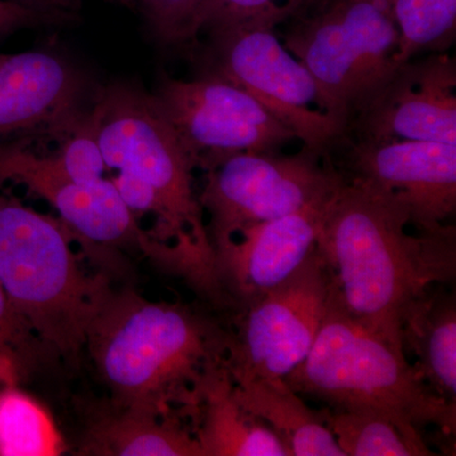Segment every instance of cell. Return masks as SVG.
<instances>
[{
  "label": "cell",
  "mask_w": 456,
  "mask_h": 456,
  "mask_svg": "<svg viewBox=\"0 0 456 456\" xmlns=\"http://www.w3.org/2000/svg\"><path fill=\"white\" fill-rule=\"evenodd\" d=\"M410 213L382 189L347 180L336 191L318 237L336 303L404 350L403 327L422 299L456 277V228L408 233Z\"/></svg>",
  "instance_id": "6da1fadb"
},
{
  "label": "cell",
  "mask_w": 456,
  "mask_h": 456,
  "mask_svg": "<svg viewBox=\"0 0 456 456\" xmlns=\"http://www.w3.org/2000/svg\"><path fill=\"white\" fill-rule=\"evenodd\" d=\"M86 349L117 407L191 419L207 378L226 362L228 329L178 303L112 290Z\"/></svg>",
  "instance_id": "7a4b0ae2"
},
{
  "label": "cell",
  "mask_w": 456,
  "mask_h": 456,
  "mask_svg": "<svg viewBox=\"0 0 456 456\" xmlns=\"http://www.w3.org/2000/svg\"><path fill=\"white\" fill-rule=\"evenodd\" d=\"M323 407L356 408L388 417L406 436L428 445L434 428L454 436L456 403L432 389L404 350L349 316L334 297L305 362L285 378Z\"/></svg>",
  "instance_id": "3957f363"
},
{
  "label": "cell",
  "mask_w": 456,
  "mask_h": 456,
  "mask_svg": "<svg viewBox=\"0 0 456 456\" xmlns=\"http://www.w3.org/2000/svg\"><path fill=\"white\" fill-rule=\"evenodd\" d=\"M64 222L27 207L0 184V285L27 331L75 359L112 289L86 274Z\"/></svg>",
  "instance_id": "277c9868"
},
{
  "label": "cell",
  "mask_w": 456,
  "mask_h": 456,
  "mask_svg": "<svg viewBox=\"0 0 456 456\" xmlns=\"http://www.w3.org/2000/svg\"><path fill=\"white\" fill-rule=\"evenodd\" d=\"M108 169L158 191L169 216V264L197 288L212 281L215 253L193 188V165L154 95L127 86L104 90L89 113Z\"/></svg>",
  "instance_id": "5b68a950"
},
{
  "label": "cell",
  "mask_w": 456,
  "mask_h": 456,
  "mask_svg": "<svg viewBox=\"0 0 456 456\" xmlns=\"http://www.w3.org/2000/svg\"><path fill=\"white\" fill-rule=\"evenodd\" d=\"M293 17L284 46L308 69L327 113L346 132L401 66L392 0H323Z\"/></svg>",
  "instance_id": "8992f818"
},
{
  "label": "cell",
  "mask_w": 456,
  "mask_h": 456,
  "mask_svg": "<svg viewBox=\"0 0 456 456\" xmlns=\"http://www.w3.org/2000/svg\"><path fill=\"white\" fill-rule=\"evenodd\" d=\"M289 18L272 14L207 33L208 73L253 95L305 149L323 155L345 130L327 113L308 69L279 40L275 27Z\"/></svg>",
  "instance_id": "52a82bcc"
},
{
  "label": "cell",
  "mask_w": 456,
  "mask_h": 456,
  "mask_svg": "<svg viewBox=\"0 0 456 456\" xmlns=\"http://www.w3.org/2000/svg\"><path fill=\"white\" fill-rule=\"evenodd\" d=\"M321 156L305 147L290 156L244 152L207 171L198 200L209 216L213 253L246 228L298 211L338 188L344 175Z\"/></svg>",
  "instance_id": "ba28073f"
},
{
  "label": "cell",
  "mask_w": 456,
  "mask_h": 456,
  "mask_svg": "<svg viewBox=\"0 0 456 456\" xmlns=\"http://www.w3.org/2000/svg\"><path fill=\"white\" fill-rule=\"evenodd\" d=\"M331 289V275L316 248L287 281L230 314L228 373L285 379L310 354Z\"/></svg>",
  "instance_id": "9c48e42d"
},
{
  "label": "cell",
  "mask_w": 456,
  "mask_h": 456,
  "mask_svg": "<svg viewBox=\"0 0 456 456\" xmlns=\"http://www.w3.org/2000/svg\"><path fill=\"white\" fill-rule=\"evenodd\" d=\"M154 97L194 169H215L244 152H278L296 139L253 95L218 75L164 77Z\"/></svg>",
  "instance_id": "30bf717a"
},
{
  "label": "cell",
  "mask_w": 456,
  "mask_h": 456,
  "mask_svg": "<svg viewBox=\"0 0 456 456\" xmlns=\"http://www.w3.org/2000/svg\"><path fill=\"white\" fill-rule=\"evenodd\" d=\"M338 187L298 211L246 228L215 248L213 301L230 310V314H235L301 268L316 251L321 228Z\"/></svg>",
  "instance_id": "8fae6325"
},
{
  "label": "cell",
  "mask_w": 456,
  "mask_h": 456,
  "mask_svg": "<svg viewBox=\"0 0 456 456\" xmlns=\"http://www.w3.org/2000/svg\"><path fill=\"white\" fill-rule=\"evenodd\" d=\"M23 185L51 204L75 237L101 246H139L154 256L156 244L150 232L123 202L106 176L77 183L56 169L50 156L33 154L20 145L0 143V184Z\"/></svg>",
  "instance_id": "7c38bea8"
},
{
  "label": "cell",
  "mask_w": 456,
  "mask_h": 456,
  "mask_svg": "<svg viewBox=\"0 0 456 456\" xmlns=\"http://www.w3.org/2000/svg\"><path fill=\"white\" fill-rule=\"evenodd\" d=\"M355 182L393 194L417 231L445 226L456 211V145L434 141H360L351 151Z\"/></svg>",
  "instance_id": "4fadbf2b"
},
{
  "label": "cell",
  "mask_w": 456,
  "mask_h": 456,
  "mask_svg": "<svg viewBox=\"0 0 456 456\" xmlns=\"http://www.w3.org/2000/svg\"><path fill=\"white\" fill-rule=\"evenodd\" d=\"M456 65L434 55L399 66L354 118L360 141L413 140L456 145Z\"/></svg>",
  "instance_id": "5bb4252c"
},
{
  "label": "cell",
  "mask_w": 456,
  "mask_h": 456,
  "mask_svg": "<svg viewBox=\"0 0 456 456\" xmlns=\"http://www.w3.org/2000/svg\"><path fill=\"white\" fill-rule=\"evenodd\" d=\"M84 82L70 62L47 51L0 62V142L26 134H69L79 125Z\"/></svg>",
  "instance_id": "9a60e30c"
},
{
  "label": "cell",
  "mask_w": 456,
  "mask_h": 456,
  "mask_svg": "<svg viewBox=\"0 0 456 456\" xmlns=\"http://www.w3.org/2000/svg\"><path fill=\"white\" fill-rule=\"evenodd\" d=\"M191 422L203 456H292L281 437L240 403L226 364L207 378Z\"/></svg>",
  "instance_id": "2e32d148"
},
{
  "label": "cell",
  "mask_w": 456,
  "mask_h": 456,
  "mask_svg": "<svg viewBox=\"0 0 456 456\" xmlns=\"http://www.w3.org/2000/svg\"><path fill=\"white\" fill-rule=\"evenodd\" d=\"M230 377L240 403L277 434L292 456H345L320 411L285 379Z\"/></svg>",
  "instance_id": "e0dca14e"
},
{
  "label": "cell",
  "mask_w": 456,
  "mask_h": 456,
  "mask_svg": "<svg viewBox=\"0 0 456 456\" xmlns=\"http://www.w3.org/2000/svg\"><path fill=\"white\" fill-rule=\"evenodd\" d=\"M445 287L434 288L407 318L403 347L432 389L456 403V298Z\"/></svg>",
  "instance_id": "ac0fdd59"
},
{
  "label": "cell",
  "mask_w": 456,
  "mask_h": 456,
  "mask_svg": "<svg viewBox=\"0 0 456 456\" xmlns=\"http://www.w3.org/2000/svg\"><path fill=\"white\" fill-rule=\"evenodd\" d=\"M93 426L86 440L89 454L114 456H203L193 432L178 419L122 410Z\"/></svg>",
  "instance_id": "d6986e66"
},
{
  "label": "cell",
  "mask_w": 456,
  "mask_h": 456,
  "mask_svg": "<svg viewBox=\"0 0 456 456\" xmlns=\"http://www.w3.org/2000/svg\"><path fill=\"white\" fill-rule=\"evenodd\" d=\"M320 411L345 456H430V446L406 436L388 417L356 408Z\"/></svg>",
  "instance_id": "ffe728a7"
},
{
  "label": "cell",
  "mask_w": 456,
  "mask_h": 456,
  "mask_svg": "<svg viewBox=\"0 0 456 456\" xmlns=\"http://www.w3.org/2000/svg\"><path fill=\"white\" fill-rule=\"evenodd\" d=\"M398 29L395 61L406 64L421 51H444L456 32V0H392Z\"/></svg>",
  "instance_id": "44dd1931"
},
{
  "label": "cell",
  "mask_w": 456,
  "mask_h": 456,
  "mask_svg": "<svg viewBox=\"0 0 456 456\" xmlns=\"http://www.w3.org/2000/svg\"><path fill=\"white\" fill-rule=\"evenodd\" d=\"M62 440L50 416L17 389L0 395V456H55Z\"/></svg>",
  "instance_id": "7402d4cb"
},
{
  "label": "cell",
  "mask_w": 456,
  "mask_h": 456,
  "mask_svg": "<svg viewBox=\"0 0 456 456\" xmlns=\"http://www.w3.org/2000/svg\"><path fill=\"white\" fill-rule=\"evenodd\" d=\"M310 7V0H202L189 23L187 40L200 33L248 22L272 14L293 17Z\"/></svg>",
  "instance_id": "603a6c76"
},
{
  "label": "cell",
  "mask_w": 456,
  "mask_h": 456,
  "mask_svg": "<svg viewBox=\"0 0 456 456\" xmlns=\"http://www.w3.org/2000/svg\"><path fill=\"white\" fill-rule=\"evenodd\" d=\"M50 159L56 169L73 182L89 183L104 178L108 167L89 113L68 134L59 152Z\"/></svg>",
  "instance_id": "cb8c5ba5"
},
{
  "label": "cell",
  "mask_w": 456,
  "mask_h": 456,
  "mask_svg": "<svg viewBox=\"0 0 456 456\" xmlns=\"http://www.w3.org/2000/svg\"><path fill=\"white\" fill-rule=\"evenodd\" d=\"M202 0H134L161 40L184 42L191 18Z\"/></svg>",
  "instance_id": "d4e9b609"
},
{
  "label": "cell",
  "mask_w": 456,
  "mask_h": 456,
  "mask_svg": "<svg viewBox=\"0 0 456 456\" xmlns=\"http://www.w3.org/2000/svg\"><path fill=\"white\" fill-rule=\"evenodd\" d=\"M23 332L29 334L14 314L7 294L0 285V373L3 375L8 374L9 369L13 367L16 355L13 346H17Z\"/></svg>",
  "instance_id": "484cf974"
},
{
  "label": "cell",
  "mask_w": 456,
  "mask_h": 456,
  "mask_svg": "<svg viewBox=\"0 0 456 456\" xmlns=\"http://www.w3.org/2000/svg\"><path fill=\"white\" fill-rule=\"evenodd\" d=\"M57 17L59 16L55 14L44 13L16 3L0 0V41L20 29L28 28L40 23L53 22Z\"/></svg>",
  "instance_id": "4316f807"
},
{
  "label": "cell",
  "mask_w": 456,
  "mask_h": 456,
  "mask_svg": "<svg viewBox=\"0 0 456 456\" xmlns=\"http://www.w3.org/2000/svg\"><path fill=\"white\" fill-rule=\"evenodd\" d=\"M7 2L64 18L74 13L80 7V0H7Z\"/></svg>",
  "instance_id": "83f0119b"
},
{
  "label": "cell",
  "mask_w": 456,
  "mask_h": 456,
  "mask_svg": "<svg viewBox=\"0 0 456 456\" xmlns=\"http://www.w3.org/2000/svg\"><path fill=\"white\" fill-rule=\"evenodd\" d=\"M119 2L125 3V4H134V0H119Z\"/></svg>",
  "instance_id": "f1b7e54d"
},
{
  "label": "cell",
  "mask_w": 456,
  "mask_h": 456,
  "mask_svg": "<svg viewBox=\"0 0 456 456\" xmlns=\"http://www.w3.org/2000/svg\"><path fill=\"white\" fill-rule=\"evenodd\" d=\"M320 2H323V0H310V5L317 4Z\"/></svg>",
  "instance_id": "f546056e"
},
{
  "label": "cell",
  "mask_w": 456,
  "mask_h": 456,
  "mask_svg": "<svg viewBox=\"0 0 456 456\" xmlns=\"http://www.w3.org/2000/svg\"><path fill=\"white\" fill-rule=\"evenodd\" d=\"M5 53H0V62L3 61V59H4Z\"/></svg>",
  "instance_id": "4dcf8cb0"
}]
</instances>
